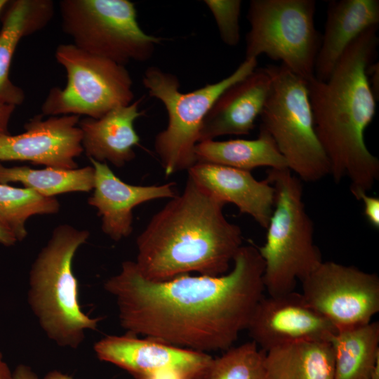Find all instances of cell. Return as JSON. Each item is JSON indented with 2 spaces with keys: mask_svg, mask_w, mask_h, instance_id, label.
Returning <instances> with one entry per match:
<instances>
[{
  "mask_svg": "<svg viewBox=\"0 0 379 379\" xmlns=\"http://www.w3.org/2000/svg\"><path fill=\"white\" fill-rule=\"evenodd\" d=\"M368 81L375 97L378 99L379 94V65L378 62H371L366 70Z\"/></svg>",
  "mask_w": 379,
  "mask_h": 379,
  "instance_id": "31",
  "label": "cell"
},
{
  "mask_svg": "<svg viewBox=\"0 0 379 379\" xmlns=\"http://www.w3.org/2000/svg\"><path fill=\"white\" fill-rule=\"evenodd\" d=\"M44 117L42 114L33 117L22 133L0 136V163L18 161L59 169L78 168L76 158L84 152L80 117Z\"/></svg>",
  "mask_w": 379,
  "mask_h": 379,
  "instance_id": "13",
  "label": "cell"
},
{
  "mask_svg": "<svg viewBox=\"0 0 379 379\" xmlns=\"http://www.w3.org/2000/svg\"><path fill=\"white\" fill-rule=\"evenodd\" d=\"M226 204L188 176L177 194L150 220L136 239L141 275L164 281L197 272L220 276L243 245L241 228L227 220Z\"/></svg>",
  "mask_w": 379,
  "mask_h": 379,
  "instance_id": "3",
  "label": "cell"
},
{
  "mask_svg": "<svg viewBox=\"0 0 379 379\" xmlns=\"http://www.w3.org/2000/svg\"><path fill=\"white\" fill-rule=\"evenodd\" d=\"M331 343L334 379H368L379 361V323L338 330Z\"/></svg>",
  "mask_w": 379,
  "mask_h": 379,
  "instance_id": "23",
  "label": "cell"
},
{
  "mask_svg": "<svg viewBox=\"0 0 379 379\" xmlns=\"http://www.w3.org/2000/svg\"><path fill=\"white\" fill-rule=\"evenodd\" d=\"M314 76L326 81L347 47L364 30L379 24L378 0H339L328 4Z\"/></svg>",
  "mask_w": 379,
  "mask_h": 379,
  "instance_id": "19",
  "label": "cell"
},
{
  "mask_svg": "<svg viewBox=\"0 0 379 379\" xmlns=\"http://www.w3.org/2000/svg\"><path fill=\"white\" fill-rule=\"evenodd\" d=\"M194 154L197 162L248 171L262 166L276 169L288 168L272 138L260 128L258 138L253 140L199 142L195 147Z\"/></svg>",
  "mask_w": 379,
  "mask_h": 379,
  "instance_id": "22",
  "label": "cell"
},
{
  "mask_svg": "<svg viewBox=\"0 0 379 379\" xmlns=\"http://www.w3.org/2000/svg\"><path fill=\"white\" fill-rule=\"evenodd\" d=\"M355 198L361 200L364 206V215L375 228H379V198L368 195L366 192L358 194Z\"/></svg>",
  "mask_w": 379,
  "mask_h": 379,
  "instance_id": "28",
  "label": "cell"
},
{
  "mask_svg": "<svg viewBox=\"0 0 379 379\" xmlns=\"http://www.w3.org/2000/svg\"><path fill=\"white\" fill-rule=\"evenodd\" d=\"M316 5L314 0L251 1L245 58L265 54L305 81L313 77L321 40Z\"/></svg>",
  "mask_w": 379,
  "mask_h": 379,
  "instance_id": "9",
  "label": "cell"
},
{
  "mask_svg": "<svg viewBox=\"0 0 379 379\" xmlns=\"http://www.w3.org/2000/svg\"><path fill=\"white\" fill-rule=\"evenodd\" d=\"M59 9L74 46L124 66L149 60L162 41L140 27L128 0H61Z\"/></svg>",
  "mask_w": 379,
  "mask_h": 379,
  "instance_id": "8",
  "label": "cell"
},
{
  "mask_svg": "<svg viewBox=\"0 0 379 379\" xmlns=\"http://www.w3.org/2000/svg\"><path fill=\"white\" fill-rule=\"evenodd\" d=\"M100 361L112 364L135 379H204L213 359L198 352L126 333L107 335L93 345Z\"/></svg>",
  "mask_w": 379,
  "mask_h": 379,
  "instance_id": "12",
  "label": "cell"
},
{
  "mask_svg": "<svg viewBox=\"0 0 379 379\" xmlns=\"http://www.w3.org/2000/svg\"><path fill=\"white\" fill-rule=\"evenodd\" d=\"M55 14L52 0L9 1L4 8L0 29V102L17 106L25 93L9 77L10 67L20 40L44 29Z\"/></svg>",
  "mask_w": 379,
  "mask_h": 379,
  "instance_id": "20",
  "label": "cell"
},
{
  "mask_svg": "<svg viewBox=\"0 0 379 379\" xmlns=\"http://www.w3.org/2000/svg\"><path fill=\"white\" fill-rule=\"evenodd\" d=\"M0 379H12V371L4 361L3 354L0 351Z\"/></svg>",
  "mask_w": 379,
  "mask_h": 379,
  "instance_id": "33",
  "label": "cell"
},
{
  "mask_svg": "<svg viewBox=\"0 0 379 379\" xmlns=\"http://www.w3.org/2000/svg\"><path fill=\"white\" fill-rule=\"evenodd\" d=\"M95 171L93 192L88 204L101 218L102 232L118 241L133 231V210L137 206L160 198H173L175 182L160 185H133L119 179L106 162L90 159Z\"/></svg>",
  "mask_w": 379,
  "mask_h": 379,
  "instance_id": "15",
  "label": "cell"
},
{
  "mask_svg": "<svg viewBox=\"0 0 379 379\" xmlns=\"http://www.w3.org/2000/svg\"><path fill=\"white\" fill-rule=\"evenodd\" d=\"M188 176L225 204L232 203L267 229L274 208V188L265 179L258 180L251 171L197 162Z\"/></svg>",
  "mask_w": 379,
  "mask_h": 379,
  "instance_id": "17",
  "label": "cell"
},
{
  "mask_svg": "<svg viewBox=\"0 0 379 379\" xmlns=\"http://www.w3.org/2000/svg\"><path fill=\"white\" fill-rule=\"evenodd\" d=\"M18 240L9 227L0 218V244L6 246L15 245Z\"/></svg>",
  "mask_w": 379,
  "mask_h": 379,
  "instance_id": "32",
  "label": "cell"
},
{
  "mask_svg": "<svg viewBox=\"0 0 379 379\" xmlns=\"http://www.w3.org/2000/svg\"><path fill=\"white\" fill-rule=\"evenodd\" d=\"M232 263L220 276L152 281L126 260L104 288L115 298L126 333L205 353L226 350L247 328L265 290L264 261L253 242L241 246Z\"/></svg>",
  "mask_w": 379,
  "mask_h": 379,
  "instance_id": "1",
  "label": "cell"
},
{
  "mask_svg": "<svg viewBox=\"0 0 379 379\" xmlns=\"http://www.w3.org/2000/svg\"><path fill=\"white\" fill-rule=\"evenodd\" d=\"M216 22L220 38L230 46L238 44L240 39V0H205Z\"/></svg>",
  "mask_w": 379,
  "mask_h": 379,
  "instance_id": "27",
  "label": "cell"
},
{
  "mask_svg": "<svg viewBox=\"0 0 379 379\" xmlns=\"http://www.w3.org/2000/svg\"><path fill=\"white\" fill-rule=\"evenodd\" d=\"M15 109V106L0 102V136L10 134L8 126Z\"/></svg>",
  "mask_w": 379,
  "mask_h": 379,
  "instance_id": "30",
  "label": "cell"
},
{
  "mask_svg": "<svg viewBox=\"0 0 379 379\" xmlns=\"http://www.w3.org/2000/svg\"><path fill=\"white\" fill-rule=\"evenodd\" d=\"M140 101L115 108L98 119H80L82 147L89 159L109 161L120 168L135 158L133 149L140 137L134 123L143 114L139 110Z\"/></svg>",
  "mask_w": 379,
  "mask_h": 379,
  "instance_id": "18",
  "label": "cell"
},
{
  "mask_svg": "<svg viewBox=\"0 0 379 379\" xmlns=\"http://www.w3.org/2000/svg\"><path fill=\"white\" fill-rule=\"evenodd\" d=\"M378 25L368 27L345 49L326 81H307L315 132L338 183L350 181L355 197L368 192L379 178V160L368 149L366 128L375 114L376 100L366 70L379 42Z\"/></svg>",
  "mask_w": 379,
  "mask_h": 379,
  "instance_id": "2",
  "label": "cell"
},
{
  "mask_svg": "<svg viewBox=\"0 0 379 379\" xmlns=\"http://www.w3.org/2000/svg\"><path fill=\"white\" fill-rule=\"evenodd\" d=\"M301 282L306 302L337 331L366 324L379 312V277L375 273L323 261Z\"/></svg>",
  "mask_w": 379,
  "mask_h": 379,
  "instance_id": "11",
  "label": "cell"
},
{
  "mask_svg": "<svg viewBox=\"0 0 379 379\" xmlns=\"http://www.w3.org/2000/svg\"><path fill=\"white\" fill-rule=\"evenodd\" d=\"M274 204L266 241L257 246L265 264L263 284L269 295L294 291L322 262L314 241V225L303 201L301 180L288 168H269Z\"/></svg>",
  "mask_w": 379,
  "mask_h": 379,
  "instance_id": "5",
  "label": "cell"
},
{
  "mask_svg": "<svg viewBox=\"0 0 379 379\" xmlns=\"http://www.w3.org/2000/svg\"><path fill=\"white\" fill-rule=\"evenodd\" d=\"M271 86L265 67L255 69L216 99L201 128L199 142L227 135H247L253 129Z\"/></svg>",
  "mask_w": 379,
  "mask_h": 379,
  "instance_id": "16",
  "label": "cell"
},
{
  "mask_svg": "<svg viewBox=\"0 0 379 379\" xmlns=\"http://www.w3.org/2000/svg\"><path fill=\"white\" fill-rule=\"evenodd\" d=\"M267 379H334L331 340H303L265 352Z\"/></svg>",
  "mask_w": 379,
  "mask_h": 379,
  "instance_id": "21",
  "label": "cell"
},
{
  "mask_svg": "<svg viewBox=\"0 0 379 379\" xmlns=\"http://www.w3.org/2000/svg\"><path fill=\"white\" fill-rule=\"evenodd\" d=\"M94 180L93 166L74 169H34L25 166L6 167L0 163V183L20 182L47 197L68 192H90L93 189Z\"/></svg>",
  "mask_w": 379,
  "mask_h": 379,
  "instance_id": "24",
  "label": "cell"
},
{
  "mask_svg": "<svg viewBox=\"0 0 379 379\" xmlns=\"http://www.w3.org/2000/svg\"><path fill=\"white\" fill-rule=\"evenodd\" d=\"M368 379H379V361L375 365Z\"/></svg>",
  "mask_w": 379,
  "mask_h": 379,
  "instance_id": "34",
  "label": "cell"
},
{
  "mask_svg": "<svg viewBox=\"0 0 379 379\" xmlns=\"http://www.w3.org/2000/svg\"><path fill=\"white\" fill-rule=\"evenodd\" d=\"M12 379H41L32 369L26 364H18L12 372ZM42 379H77L62 372L53 370L49 371Z\"/></svg>",
  "mask_w": 379,
  "mask_h": 379,
  "instance_id": "29",
  "label": "cell"
},
{
  "mask_svg": "<svg viewBox=\"0 0 379 379\" xmlns=\"http://www.w3.org/2000/svg\"><path fill=\"white\" fill-rule=\"evenodd\" d=\"M57 62L67 72L65 88L53 87L41 105L44 116L98 119L133 102V81L124 65L86 52L73 44L59 45Z\"/></svg>",
  "mask_w": 379,
  "mask_h": 379,
  "instance_id": "10",
  "label": "cell"
},
{
  "mask_svg": "<svg viewBox=\"0 0 379 379\" xmlns=\"http://www.w3.org/2000/svg\"><path fill=\"white\" fill-rule=\"evenodd\" d=\"M271 86L260 128L274 140L288 168L301 181L329 175V163L315 132L307 81L285 66L267 65Z\"/></svg>",
  "mask_w": 379,
  "mask_h": 379,
  "instance_id": "7",
  "label": "cell"
},
{
  "mask_svg": "<svg viewBox=\"0 0 379 379\" xmlns=\"http://www.w3.org/2000/svg\"><path fill=\"white\" fill-rule=\"evenodd\" d=\"M246 330L263 351L303 340H331L337 330L294 291L264 295L258 302Z\"/></svg>",
  "mask_w": 379,
  "mask_h": 379,
  "instance_id": "14",
  "label": "cell"
},
{
  "mask_svg": "<svg viewBox=\"0 0 379 379\" xmlns=\"http://www.w3.org/2000/svg\"><path fill=\"white\" fill-rule=\"evenodd\" d=\"M265 352L253 340L213 358L204 379H267Z\"/></svg>",
  "mask_w": 379,
  "mask_h": 379,
  "instance_id": "26",
  "label": "cell"
},
{
  "mask_svg": "<svg viewBox=\"0 0 379 379\" xmlns=\"http://www.w3.org/2000/svg\"><path fill=\"white\" fill-rule=\"evenodd\" d=\"M90 233L68 224L57 226L33 262L29 274L27 301L51 340L62 347L78 348L86 331H95L100 318L84 312L78 281L72 269L79 248Z\"/></svg>",
  "mask_w": 379,
  "mask_h": 379,
  "instance_id": "4",
  "label": "cell"
},
{
  "mask_svg": "<svg viewBox=\"0 0 379 379\" xmlns=\"http://www.w3.org/2000/svg\"><path fill=\"white\" fill-rule=\"evenodd\" d=\"M60 208L55 197H44L27 187L0 183V218L9 227L18 241L27 235L25 224L29 218L55 214Z\"/></svg>",
  "mask_w": 379,
  "mask_h": 379,
  "instance_id": "25",
  "label": "cell"
},
{
  "mask_svg": "<svg viewBox=\"0 0 379 379\" xmlns=\"http://www.w3.org/2000/svg\"><path fill=\"white\" fill-rule=\"evenodd\" d=\"M257 64V59L245 58L227 77L188 93L180 91L175 75L157 67L145 70L144 86L149 96L164 104L168 114L167 126L154 140V149L166 176L196 164L194 149L209 109L222 93L253 72Z\"/></svg>",
  "mask_w": 379,
  "mask_h": 379,
  "instance_id": "6",
  "label": "cell"
},
{
  "mask_svg": "<svg viewBox=\"0 0 379 379\" xmlns=\"http://www.w3.org/2000/svg\"><path fill=\"white\" fill-rule=\"evenodd\" d=\"M8 1H9L8 0H0V15L2 13V11L4 10Z\"/></svg>",
  "mask_w": 379,
  "mask_h": 379,
  "instance_id": "35",
  "label": "cell"
}]
</instances>
